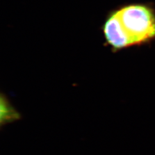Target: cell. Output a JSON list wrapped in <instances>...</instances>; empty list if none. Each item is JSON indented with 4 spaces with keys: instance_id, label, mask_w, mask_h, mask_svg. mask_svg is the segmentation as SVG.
<instances>
[{
    "instance_id": "obj_1",
    "label": "cell",
    "mask_w": 155,
    "mask_h": 155,
    "mask_svg": "<svg viewBox=\"0 0 155 155\" xmlns=\"http://www.w3.org/2000/svg\"><path fill=\"white\" fill-rule=\"evenodd\" d=\"M117 12L133 45L155 37V15L147 7L132 5L124 7Z\"/></svg>"
},
{
    "instance_id": "obj_2",
    "label": "cell",
    "mask_w": 155,
    "mask_h": 155,
    "mask_svg": "<svg viewBox=\"0 0 155 155\" xmlns=\"http://www.w3.org/2000/svg\"><path fill=\"white\" fill-rule=\"evenodd\" d=\"M106 42L114 50H121L133 45L123 27L117 11L111 13L103 27Z\"/></svg>"
},
{
    "instance_id": "obj_3",
    "label": "cell",
    "mask_w": 155,
    "mask_h": 155,
    "mask_svg": "<svg viewBox=\"0 0 155 155\" xmlns=\"http://www.w3.org/2000/svg\"><path fill=\"white\" fill-rule=\"evenodd\" d=\"M20 118V114L12 106L5 96L1 97V125L15 121Z\"/></svg>"
}]
</instances>
